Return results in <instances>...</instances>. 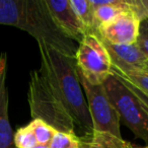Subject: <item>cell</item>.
<instances>
[{
    "label": "cell",
    "mask_w": 148,
    "mask_h": 148,
    "mask_svg": "<svg viewBox=\"0 0 148 148\" xmlns=\"http://www.w3.org/2000/svg\"><path fill=\"white\" fill-rule=\"evenodd\" d=\"M38 45L41 53V68L59 93L76 130L81 134L80 139H89L93 134V125L77 73L75 58L64 55L46 44Z\"/></svg>",
    "instance_id": "obj_1"
},
{
    "label": "cell",
    "mask_w": 148,
    "mask_h": 148,
    "mask_svg": "<svg viewBox=\"0 0 148 148\" xmlns=\"http://www.w3.org/2000/svg\"><path fill=\"white\" fill-rule=\"evenodd\" d=\"M0 25L23 29L38 43L75 58L76 44L57 27L46 0H0Z\"/></svg>",
    "instance_id": "obj_2"
},
{
    "label": "cell",
    "mask_w": 148,
    "mask_h": 148,
    "mask_svg": "<svg viewBox=\"0 0 148 148\" xmlns=\"http://www.w3.org/2000/svg\"><path fill=\"white\" fill-rule=\"evenodd\" d=\"M129 146H130V145H129Z\"/></svg>",
    "instance_id": "obj_25"
},
{
    "label": "cell",
    "mask_w": 148,
    "mask_h": 148,
    "mask_svg": "<svg viewBox=\"0 0 148 148\" xmlns=\"http://www.w3.org/2000/svg\"><path fill=\"white\" fill-rule=\"evenodd\" d=\"M130 148H148V146H144V147H135V146L131 145L130 146Z\"/></svg>",
    "instance_id": "obj_22"
},
{
    "label": "cell",
    "mask_w": 148,
    "mask_h": 148,
    "mask_svg": "<svg viewBox=\"0 0 148 148\" xmlns=\"http://www.w3.org/2000/svg\"><path fill=\"white\" fill-rule=\"evenodd\" d=\"M130 146H131V144H130ZM130 146H129V148H130Z\"/></svg>",
    "instance_id": "obj_24"
},
{
    "label": "cell",
    "mask_w": 148,
    "mask_h": 148,
    "mask_svg": "<svg viewBox=\"0 0 148 148\" xmlns=\"http://www.w3.org/2000/svg\"><path fill=\"white\" fill-rule=\"evenodd\" d=\"M136 44H137V46L139 47V49L144 53V55L148 58V37L147 36L139 35Z\"/></svg>",
    "instance_id": "obj_19"
},
{
    "label": "cell",
    "mask_w": 148,
    "mask_h": 148,
    "mask_svg": "<svg viewBox=\"0 0 148 148\" xmlns=\"http://www.w3.org/2000/svg\"><path fill=\"white\" fill-rule=\"evenodd\" d=\"M103 86L119 115L120 122H123L136 138L148 144V114L138 97L114 73L108 77Z\"/></svg>",
    "instance_id": "obj_4"
},
{
    "label": "cell",
    "mask_w": 148,
    "mask_h": 148,
    "mask_svg": "<svg viewBox=\"0 0 148 148\" xmlns=\"http://www.w3.org/2000/svg\"><path fill=\"white\" fill-rule=\"evenodd\" d=\"M27 99L33 120H42L56 131L77 136L76 126L71 116L41 67L31 72Z\"/></svg>",
    "instance_id": "obj_3"
},
{
    "label": "cell",
    "mask_w": 148,
    "mask_h": 148,
    "mask_svg": "<svg viewBox=\"0 0 148 148\" xmlns=\"http://www.w3.org/2000/svg\"><path fill=\"white\" fill-rule=\"evenodd\" d=\"M77 71L93 85H101L112 74L109 53L97 35H85L75 54Z\"/></svg>",
    "instance_id": "obj_5"
},
{
    "label": "cell",
    "mask_w": 148,
    "mask_h": 148,
    "mask_svg": "<svg viewBox=\"0 0 148 148\" xmlns=\"http://www.w3.org/2000/svg\"><path fill=\"white\" fill-rule=\"evenodd\" d=\"M46 4L61 33L75 43H80L87 31L70 6L69 0H46Z\"/></svg>",
    "instance_id": "obj_8"
},
{
    "label": "cell",
    "mask_w": 148,
    "mask_h": 148,
    "mask_svg": "<svg viewBox=\"0 0 148 148\" xmlns=\"http://www.w3.org/2000/svg\"><path fill=\"white\" fill-rule=\"evenodd\" d=\"M141 21L133 10L119 15L115 21L99 27L97 36L113 45L136 44L140 35Z\"/></svg>",
    "instance_id": "obj_7"
},
{
    "label": "cell",
    "mask_w": 148,
    "mask_h": 148,
    "mask_svg": "<svg viewBox=\"0 0 148 148\" xmlns=\"http://www.w3.org/2000/svg\"><path fill=\"white\" fill-rule=\"evenodd\" d=\"M140 35L147 36L148 37V18L141 21V25H140Z\"/></svg>",
    "instance_id": "obj_20"
},
{
    "label": "cell",
    "mask_w": 148,
    "mask_h": 148,
    "mask_svg": "<svg viewBox=\"0 0 148 148\" xmlns=\"http://www.w3.org/2000/svg\"><path fill=\"white\" fill-rule=\"evenodd\" d=\"M81 139L73 134L56 132L49 144V148H79Z\"/></svg>",
    "instance_id": "obj_16"
},
{
    "label": "cell",
    "mask_w": 148,
    "mask_h": 148,
    "mask_svg": "<svg viewBox=\"0 0 148 148\" xmlns=\"http://www.w3.org/2000/svg\"><path fill=\"white\" fill-rule=\"evenodd\" d=\"M77 73L88 106L93 125V132L109 133L119 139H122L119 115L112 101H110L103 84H91L78 71Z\"/></svg>",
    "instance_id": "obj_6"
},
{
    "label": "cell",
    "mask_w": 148,
    "mask_h": 148,
    "mask_svg": "<svg viewBox=\"0 0 148 148\" xmlns=\"http://www.w3.org/2000/svg\"><path fill=\"white\" fill-rule=\"evenodd\" d=\"M13 143L15 148H33L38 145L37 139L29 125L19 128L13 134Z\"/></svg>",
    "instance_id": "obj_17"
},
{
    "label": "cell",
    "mask_w": 148,
    "mask_h": 148,
    "mask_svg": "<svg viewBox=\"0 0 148 148\" xmlns=\"http://www.w3.org/2000/svg\"><path fill=\"white\" fill-rule=\"evenodd\" d=\"M89 2L97 29L115 21L119 15L132 10L130 0H89Z\"/></svg>",
    "instance_id": "obj_11"
},
{
    "label": "cell",
    "mask_w": 148,
    "mask_h": 148,
    "mask_svg": "<svg viewBox=\"0 0 148 148\" xmlns=\"http://www.w3.org/2000/svg\"><path fill=\"white\" fill-rule=\"evenodd\" d=\"M130 143L109 133L93 132L87 140H81L79 148H129Z\"/></svg>",
    "instance_id": "obj_12"
},
{
    "label": "cell",
    "mask_w": 148,
    "mask_h": 148,
    "mask_svg": "<svg viewBox=\"0 0 148 148\" xmlns=\"http://www.w3.org/2000/svg\"><path fill=\"white\" fill-rule=\"evenodd\" d=\"M147 70H148V62H147Z\"/></svg>",
    "instance_id": "obj_23"
},
{
    "label": "cell",
    "mask_w": 148,
    "mask_h": 148,
    "mask_svg": "<svg viewBox=\"0 0 148 148\" xmlns=\"http://www.w3.org/2000/svg\"><path fill=\"white\" fill-rule=\"evenodd\" d=\"M7 57H0V148H15L8 118V91L6 87Z\"/></svg>",
    "instance_id": "obj_10"
},
{
    "label": "cell",
    "mask_w": 148,
    "mask_h": 148,
    "mask_svg": "<svg viewBox=\"0 0 148 148\" xmlns=\"http://www.w3.org/2000/svg\"><path fill=\"white\" fill-rule=\"evenodd\" d=\"M69 3L75 14L85 27L87 35L88 34L97 35V27L95 25L93 10L89 0H69Z\"/></svg>",
    "instance_id": "obj_13"
},
{
    "label": "cell",
    "mask_w": 148,
    "mask_h": 148,
    "mask_svg": "<svg viewBox=\"0 0 148 148\" xmlns=\"http://www.w3.org/2000/svg\"><path fill=\"white\" fill-rule=\"evenodd\" d=\"M112 73H114L116 75V76L118 77V78L120 79V80L122 81V82L124 83V84L126 85V86L128 87V88L130 89V90L132 91V92L134 93V95H136V97H138V99L140 101V103H141L142 107L144 108V110L146 111V113L148 114V95L147 93H145L143 90H141L140 88H138V87H136L135 85H133L132 83H130L128 80H126L125 78H123V77H121L120 75H118L116 72H114L113 70H112Z\"/></svg>",
    "instance_id": "obj_18"
},
{
    "label": "cell",
    "mask_w": 148,
    "mask_h": 148,
    "mask_svg": "<svg viewBox=\"0 0 148 148\" xmlns=\"http://www.w3.org/2000/svg\"><path fill=\"white\" fill-rule=\"evenodd\" d=\"M29 126L33 131L36 139H37L38 144H40V145L49 146L52 138L57 132L54 128H52L51 126L43 122L42 120H33L29 124Z\"/></svg>",
    "instance_id": "obj_14"
},
{
    "label": "cell",
    "mask_w": 148,
    "mask_h": 148,
    "mask_svg": "<svg viewBox=\"0 0 148 148\" xmlns=\"http://www.w3.org/2000/svg\"><path fill=\"white\" fill-rule=\"evenodd\" d=\"M101 41L103 42V46L109 53L113 69L120 72H125L133 69L147 70L148 58L139 49L137 44L113 45L101 39Z\"/></svg>",
    "instance_id": "obj_9"
},
{
    "label": "cell",
    "mask_w": 148,
    "mask_h": 148,
    "mask_svg": "<svg viewBox=\"0 0 148 148\" xmlns=\"http://www.w3.org/2000/svg\"><path fill=\"white\" fill-rule=\"evenodd\" d=\"M33 148H49V146H46V145H40V144H38V145H36L35 147Z\"/></svg>",
    "instance_id": "obj_21"
},
{
    "label": "cell",
    "mask_w": 148,
    "mask_h": 148,
    "mask_svg": "<svg viewBox=\"0 0 148 148\" xmlns=\"http://www.w3.org/2000/svg\"><path fill=\"white\" fill-rule=\"evenodd\" d=\"M114 72L120 75L121 77L125 78L130 83L135 85L136 87L143 90L145 93L148 95V70H128L125 72H120L113 69Z\"/></svg>",
    "instance_id": "obj_15"
}]
</instances>
